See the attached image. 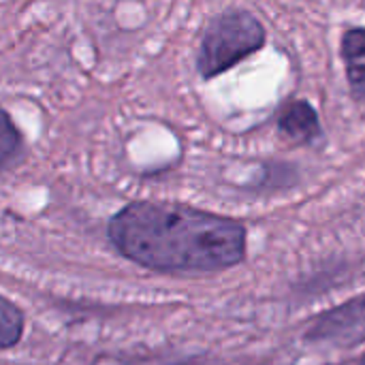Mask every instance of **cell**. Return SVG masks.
<instances>
[{
	"instance_id": "6da1fadb",
	"label": "cell",
	"mask_w": 365,
	"mask_h": 365,
	"mask_svg": "<svg viewBox=\"0 0 365 365\" xmlns=\"http://www.w3.org/2000/svg\"><path fill=\"white\" fill-rule=\"evenodd\" d=\"M113 246L154 272H220L246 255L240 222L175 203H130L109 222Z\"/></svg>"
},
{
	"instance_id": "7a4b0ae2",
	"label": "cell",
	"mask_w": 365,
	"mask_h": 365,
	"mask_svg": "<svg viewBox=\"0 0 365 365\" xmlns=\"http://www.w3.org/2000/svg\"><path fill=\"white\" fill-rule=\"evenodd\" d=\"M265 43L261 21L246 11H229L218 15L205 30L199 47V71L203 77H214L229 71L233 64L255 53Z\"/></svg>"
},
{
	"instance_id": "3957f363",
	"label": "cell",
	"mask_w": 365,
	"mask_h": 365,
	"mask_svg": "<svg viewBox=\"0 0 365 365\" xmlns=\"http://www.w3.org/2000/svg\"><path fill=\"white\" fill-rule=\"evenodd\" d=\"M342 56L353 96L365 107V28H355L344 34Z\"/></svg>"
},
{
	"instance_id": "277c9868",
	"label": "cell",
	"mask_w": 365,
	"mask_h": 365,
	"mask_svg": "<svg viewBox=\"0 0 365 365\" xmlns=\"http://www.w3.org/2000/svg\"><path fill=\"white\" fill-rule=\"evenodd\" d=\"M280 128L295 139L308 141V139H314L319 135V118L308 103L299 101V103H293L282 113Z\"/></svg>"
},
{
	"instance_id": "5b68a950",
	"label": "cell",
	"mask_w": 365,
	"mask_h": 365,
	"mask_svg": "<svg viewBox=\"0 0 365 365\" xmlns=\"http://www.w3.org/2000/svg\"><path fill=\"white\" fill-rule=\"evenodd\" d=\"M24 331V314L9 299L0 297V349L15 346Z\"/></svg>"
},
{
	"instance_id": "8992f818",
	"label": "cell",
	"mask_w": 365,
	"mask_h": 365,
	"mask_svg": "<svg viewBox=\"0 0 365 365\" xmlns=\"http://www.w3.org/2000/svg\"><path fill=\"white\" fill-rule=\"evenodd\" d=\"M19 148V133L11 118L0 111V171L15 158Z\"/></svg>"
},
{
	"instance_id": "52a82bcc",
	"label": "cell",
	"mask_w": 365,
	"mask_h": 365,
	"mask_svg": "<svg viewBox=\"0 0 365 365\" xmlns=\"http://www.w3.org/2000/svg\"><path fill=\"white\" fill-rule=\"evenodd\" d=\"M359 365H365V357H364V359H361V364H359Z\"/></svg>"
}]
</instances>
